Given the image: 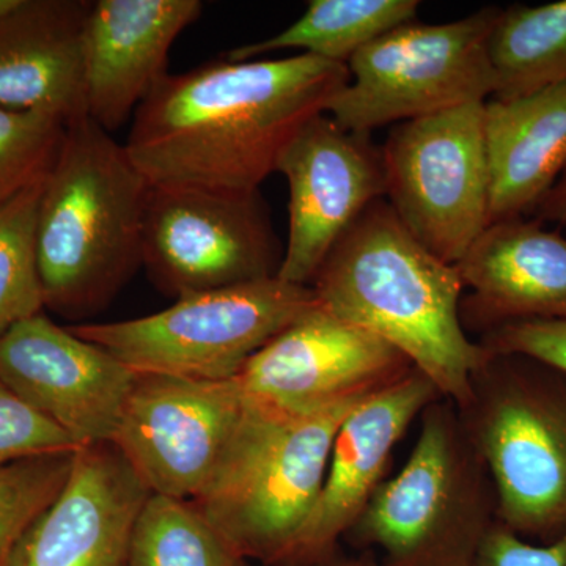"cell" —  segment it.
<instances>
[{"label":"cell","mask_w":566,"mask_h":566,"mask_svg":"<svg viewBox=\"0 0 566 566\" xmlns=\"http://www.w3.org/2000/svg\"><path fill=\"white\" fill-rule=\"evenodd\" d=\"M348 81L345 63L307 54L167 74L134 114L125 148L150 186L259 191Z\"/></svg>","instance_id":"cell-1"},{"label":"cell","mask_w":566,"mask_h":566,"mask_svg":"<svg viewBox=\"0 0 566 566\" xmlns=\"http://www.w3.org/2000/svg\"><path fill=\"white\" fill-rule=\"evenodd\" d=\"M311 286L323 308L394 346L444 400L463 403L488 354L464 329L463 281L455 264L406 230L386 199L349 227Z\"/></svg>","instance_id":"cell-2"},{"label":"cell","mask_w":566,"mask_h":566,"mask_svg":"<svg viewBox=\"0 0 566 566\" xmlns=\"http://www.w3.org/2000/svg\"><path fill=\"white\" fill-rule=\"evenodd\" d=\"M148 191L111 133L88 117L66 125L36 211L44 307L87 318L120 292L142 266Z\"/></svg>","instance_id":"cell-3"},{"label":"cell","mask_w":566,"mask_h":566,"mask_svg":"<svg viewBox=\"0 0 566 566\" xmlns=\"http://www.w3.org/2000/svg\"><path fill=\"white\" fill-rule=\"evenodd\" d=\"M364 401L286 411L243 397L229 444L192 501L243 560L282 565L322 490L335 434Z\"/></svg>","instance_id":"cell-4"},{"label":"cell","mask_w":566,"mask_h":566,"mask_svg":"<svg viewBox=\"0 0 566 566\" xmlns=\"http://www.w3.org/2000/svg\"><path fill=\"white\" fill-rule=\"evenodd\" d=\"M457 409L493 480L497 523L538 545L565 539L566 371L488 352Z\"/></svg>","instance_id":"cell-5"},{"label":"cell","mask_w":566,"mask_h":566,"mask_svg":"<svg viewBox=\"0 0 566 566\" xmlns=\"http://www.w3.org/2000/svg\"><path fill=\"white\" fill-rule=\"evenodd\" d=\"M400 472L378 488L345 539L382 566H472L497 524V497L457 406L439 398Z\"/></svg>","instance_id":"cell-6"},{"label":"cell","mask_w":566,"mask_h":566,"mask_svg":"<svg viewBox=\"0 0 566 566\" xmlns=\"http://www.w3.org/2000/svg\"><path fill=\"white\" fill-rule=\"evenodd\" d=\"M316 304L312 286L271 277L186 294L140 318L69 327L137 374L229 381Z\"/></svg>","instance_id":"cell-7"},{"label":"cell","mask_w":566,"mask_h":566,"mask_svg":"<svg viewBox=\"0 0 566 566\" xmlns=\"http://www.w3.org/2000/svg\"><path fill=\"white\" fill-rule=\"evenodd\" d=\"M499 9L446 24L411 21L367 44L346 63L348 84L326 114L342 128L370 134L493 96L488 36Z\"/></svg>","instance_id":"cell-8"},{"label":"cell","mask_w":566,"mask_h":566,"mask_svg":"<svg viewBox=\"0 0 566 566\" xmlns=\"http://www.w3.org/2000/svg\"><path fill=\"white\" fill-rule=\"evenodd\" d=\"M485 103L398 123L381 147L387 203L423 248L450 264L490 223Z\"/></svg>","instance_id":"cell-9"},{"label":"cell","mask_w":566,"mask_h":566,"mask_svg":"<svg viewBox=\"0 0 566 566\" xmlns=\"http://www.w3.org/2000/svg\"><path fill=\"white\" fill-rule=\"evenodd\" d=\"M282 256L260 189L150 186L142 266L177 300L277 277Z\"/></svg>","instance_id":"cell-10"},{"label":"cell","mask_w":566,"mask_h":566,"mask_svg":"<svg viewBox=\"0 0 566 566\" xmlns=\"http://www.w3.org/2000/svg\"><path fill=\"white\" fill-rule=\"evenodd\" d=\"M243 411L233 379L137 374L114 444L151 494L193 501Z\"/></svg>","instance_id":"cell-11"},{"label":"cell","mask_w":566,"mask_h":566,"mask_svg":"<svg viewBox=\"0 0 566 566\" xmlns=\"http://www.w3.org/2000/svg\"><path fill=\"white\" fill-rule=\"evenodd\" d=\"M415 370L394 346L318 303L253 354L233 381L255 403L318 411L367 400Z\"/></svg>","instance_id":"cell-12"},{"label":"cell","mask_w":566,"mask_h":566,"mask_svg":"<svg viewBox=\"0 0 566 566\" xmlns=\"http://www.w3.org/2000/svg\"><path fill=\"white\" fill-rule=\"evenodd\" d=\"M289 185V241L277 277L311 286L334 245L376 200L386 199L381 147L327 114L305 123L279 158Z\"/></svg>","instance_id":"cell-13"},{"label":"cell","mask_w":566,"mask_h":566,"mask_svg":"<svg viewBox=\"0 0 566 566\" xmlns=\"http://www.w3.org/2000/svg\"><path fill=\"white\" fill-rule=\"evenodd\" d=\"M0 378L85 447L114 442L137 371L39 314L0 335Z\"/></svg>","instance_id":"cell-14"},{"label":"cell","mask_w":566,"mask_h":566,"mask_svg":"<svg viewBox=\"0 0 566 566\" xmlns=\"http://www.w3.org/2000/svg\"><path fill=\"white\" fill-rule=\"evenodd\" d=\"M439 398L436 387L415 370L345 417L314 509L281 566H316L338 549L385 483L395 449Z\"/></svg>","instance_id":"cell-15"},{"label":"cell","mask_w":566,"mask_h":566,"mask_svg":"<svg viewBox=\"0 0 566 566\" xmlns=\"http://www.w3.org/2000/svg\"><path fill=\"white\" fill-rule=\"evenodd\" d=\"M150 494L117 447H81L61 493L21 536L10 566H126Z\"/></svg>","instance_id":"cell-16"},{"label":"cell","mask_w":566,"mask_h":566,"mask_svg":"<svg viewBox=\"0 0 566 566\" xmlns=\"http://www.w3.org/2000/svg\"><path fill=\"white\" fill-rule=\"evenodd\" d=\"M199 0H96L82 32L87 117L107 133L132 120L158 82L182 31L199 20Z\"/></svg>","instance_id":"cell-17"},{"label":"cell","mask_w":566,"mask_h":566,"mask_svg":"<svg viewBox=\"0 0 566 566\" xmlns=\"http://www.w3.org/2000/svg\"><path fill=\"white\" fill-rule=\"evenodd\" d=\"M455 266L468 334L566 319V234L536 219L490 223Z\"/></svg>","instance_id":"cell-18"},{"label":"cell","mask_w":566,"mask_h":566,"mask_svg":"<svg viewBox=\"0 0 566 566\" xmlns=\"http://www.w3.org/2000/svg\"><path fill=\"white\" fill-rule=\"evenodd\" d=\"M91 2L18 0L0 17V106L54 115L65 125L87 117L82 32Z\"/></svg>","instance_id":"cell-19"},{"label":"cell","mask_w":566,"mask_h":566,"mask_svg":"<svg viewBox=\"0 0 566 566\" xmlns=\"http://www.w3.org/2000/svg\"><path fill=\"white\" fill-rule=\"evenodd\" d=\"M485 139L490 223L526 218L566 170V84L488 99Z\"/></svg>","instance_id":"cell-20"},{"label":"cell","mask_w":566,"mask_h":566,"mask_svg":"<svg viewBox=\"0 0 566 566\" xmlns=\"http://www.w3.org/2000/svg\"><path fill=\"white\" fill-rule=\"evenodd\" d=\"M417 0H311L285 31L229 52V61H255L273 52L300 50L335 63L353 55L379 36L415 21Z\"/></svg>","instance_id":"cell-21"},{"label":"cell","mask_w":566,"mask_h":566,"mask_svg":"<svg viewBox=\"0 0 566 566\" xmlns=\"http://www.w3.org/2000/svg\"><path fill=\"white\" fill-rule=\"evenodd\" d=\"M486 50L493 99L566 84V0L499 9Z\"/></svg>","instance_id":"cell-22"},{"label":"cell","mask_w":566,"mask_h":566,"mask_svg":"<svg viewBox=\"0 0 566 566\" xmlns=\"http://www.w3.org/2000/svg\"><path fill=\"white\" fill-rule=\"evenodd\" d=\"M243 558L186 499L150 494L142 506L126 566H240Z\"/></svg>","instance_id":"cell-23"},{"label":"cell","mask_w":566,"mask_h":566,"mask_svg":"<svg viewBox=\"0 0 566 566\" xmlns=\"http://www.w3.org/2000/svg\"><path fill=\"white\" fill-rule=\"evenodd\" d=\"M43 180L0 205V335L44 308L35 238Z\"/></svg>","instance_id":"cell-24"},{"label":"cell","mask_w":566,"mask_h":566,"mask_svg":"<svg viewBox=\"0 0 566 566\" xmlns=\"http://www.w3.org/2000/svg\"><path fill=\"white\" fill-rule=\"evenodd\" d=\"M73 453L0 465V566H10L21 536L61 493Z\"/></svg>","instance_id":"cell-25"},{"label":"cell","mask_w":566,"mask_h":566,"mask_svg":"<svg viewBox=\"0 0 566 566\" xmlns=\"http://www.w3.org/2000/svg\"><path fill=\"white\" fill-rule=\"evenodd\" d=\"M65 129L54 115L0 106V205L46 177Z\"/></svg>","instance_id":"cell-26"},{"label":"cell","mask_w":566,"mask_h":566,"mask_svg":"<svg viewBox=\"0 0 566 566\" xmlns=\"http://www.w3.org/2000/svg\"><path fill=\"white\" fill-rule=\"evenodd\" d=\"M80 449L70 434L25 403L0 378V465Z\"/></svg>","instance_id":"cell-27"},{"label":"cell","mask_w":566,"mask_h":566,"mask_svg":"<svg viewBox=\"0 0 566 566\" xmlns=\"http://www.w3.org/2000/svg\"><path fill=\"white\" fill-rule=\"evenodd\" d=\"M488 352L523 354L566 371V319L509 324L480 337Z\"/></svg>","instance_id":"cell-28"},{"label":"cell","mask_w":566,"mask_h":566,"mask_svg":"<svg viewBox=\"0 0 566 566\" xmlns=\"http://www.w3.org/2000/svg\"><path fill=\"white\" fill-rule=\"evenodd\" d=\"M472 566H566V538L538 545L497 523Z\"/></svg>","instance_id":"cell-29"},{"label":"cell","mask_w":566,"mask_h":566,"mask_svg":"<svg viewBox=\"0 0 566 566\" xmlns=\"http://www.w3.org/2000/svg\"><path fill=\"white\" fill-rule=\"evenodd\" d=\"M532 214L536 221L556 223L558 232L566 233V170Z\"/></svg>","instance_id":"cell-30"},{"label":"cell","mask_w":566,"mask_h":566,"mask_svg":"<svg viewBox=\"0 0 566 566\" xmlns=\"http://www.w3.org/2000/svg\"><path fill=\"white\" fill-rule=\"evenodd\" d=\"M316 566H382V564L375 554L365 553V551H357L356 554H344L340 553V549H337Z\"/></svg>","instance_id":"cell-31"},{"label":"cell","mask_w":566,"mask_h":566,"mask_svg":"<svg viewBox=\"0 0 566 566\" xmlns=\"http://www.w3.org/2000/svg\"><path fill=\"white\" fill-rule=\"evenodd\" d=\"M18 0H0V17L2 14H6L7 11L13 9L14 6H17Z\"/></svg>","instance_id":"cell-32"},{"label":"cell","mask_w":566,"mask_h":566,"mask_svg":"<svg viewBox=\"0 0 566 566\" xmlns=\"http://www.w3.org/2000/svg\"><path fill=\"white\" fill-rule=\"evenodd\" d=\"M240 566H263V565L253 564V562H249V560H243V562H241Z\"/></svg>","instance_id":"cell-33"}]
</instances>
